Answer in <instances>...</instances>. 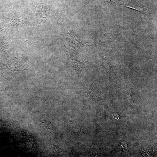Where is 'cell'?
<instances>
[{"label": "cell", "mask_w": 157, "mask_h": 157, "mask_svg": "<svg viewBox=\"0 0 157 157\" xmlns=\"http://www.w3.org/2000/svg\"><path fill=\"white\" fill-rule=\"evenodd\" d=\"M69 53L68 55L74 69L77 74H80L87 62L74 53L70 52Z\"/></svg>", "instance_id": "obj_1"}, {"label": "cell", "mask_w": 157, "mask_h": 157, "mask_svg": "<svg viewBox=\"0 0 157 157\" xmlns=\"http://www.w3.org/2000/svg\"><path fill=\"white\" fill-rule=\"evenodd\" d=\"M42 8L40 10L37 11V15L38 17V22L39 24L45 22L48 19L49 14V10L45 2V0L41 2Z\"/></svg>", "instance_id": "obj_2"}, {"label": "cell", "mask_w": 157, "mask_h": 157, "mask_svg": "<svg viewBox=\"0 0 157 157\" xmlns=\"http://www.w3.org/2000/svg\"><path fill=\"white\" fill-rule=\"evenodd\" d=\"M105 1L109 3L126 6L137 10L144 13H145L146 12V9L145 8L136 4H128L124 3H117L113 2L111 0H105Z\"/></svg>", "instance_id": "obj_3"}, {"label": "cell", "mask_w": 157, "mask_h": 157, "mask_svg": "<svg viewBox=\"0 0 157 157\" xmlns=\"http://www.w3.org/2000/svg\"><path fill=\"white\" fill-rule=\"evenodd\" d=\"M12 25L15 27L22 26L24 23V21L22 19L18 17H13L10 20Z\"/></svg>", "instance_id": "obj_4"}, {"label": "cell", "mask_w": 157, "mask_h": 157, "mask_svg": "<svg viewBox=\"0 0 157 157\" xmlns=\"http://www.w3.org/2000/svg\"><path fill=\"white\" fill-rule=\"evenodd\" d=\"M42 125L46 130L51 132H54L55 131V128L53 125L49 122L46 120L42 121Z\"/></svg>", "instance_id": "obj_5"}, {"label": "cell", "mask_w": 157, "mask_h": 157, "mask_svg": "<svg viewBox=\"0 0 157 157\" xmlns=\"http://www.w3.org/2000/svg\"><path fill=\"white\" fill-rule=\"evenodd\" d=\"M52 151L53 154L56 156H60L61 154V151L55 147H52Z\"/></svg>", "instance_id": "obj_6"}, {"label": "cell", "mask_w": 157, "mask_h": 157, "mask_svg": "<svg viewBox=\"0 0 157 157\" xmlns=\"http://www.w3.org/2000/svg\"><path fill=\"white\" fill-rule=\"evenodd\" d=\"M127 96L128 97V99L130 102V104H132V105H133V103L132 99V98L129 95L127 94Z\"/></svg>", "instance_id": "obj_7"}]
</instances>
